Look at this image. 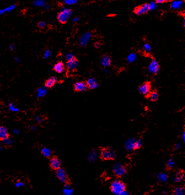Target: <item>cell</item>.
Returning a JSON list of instances; mask_svg holds the SVG:
<instances>
[{
  "label": "cell",
  "instance_id": "obj_13",
  "mask_svg": "<svg viewBox=\"0 0 185 195\" xmlns=\"http://www.w3.org/2000/svg\"><path fill=\"white\" fill-rule=\"evenodd\" d=\"M10 135L6 127L3 126L0 127V141H4L9 139Z\"/></svg>",
  "mask_w": 185,
  "mask_h": 195
},
{
  "label": "cell",
  "instance_id": "obj_35",
  "mask_svg": "<svg viewBox=\"0 0 185 195\" xmlns=\"http://www.w3.org/2000/svg\"><path fill=\"white\" fill-rule=\"evenodd\" d=\"M14 45L13 44H11L9 45V49L11 50H14Z\"/></svg>",
  "mask_w": 185,
  "mask_h": 195
},
{
  "label": "cell",
  "instance_id": "obj_18",
  "mask_svg": "<svg viewBox=\"0 0 185 195\" xmlns=\"http://www.w3.org/2000/svg\"><path fill=\"white\" fill-rule=\"evenodd\" d=\"M147 97L149 98L150 100L151 101L155 102L157 101V99L159 98V94L156 90H154L152 92H149Z\"/></svg>",
  "mask_w": 185,
  "mask_h": 195
},
{
  "label": "cell",
  "instance_id": "obj_21",
  "mask_svg": "<svg viewBox=\"0 0 185 195\" xmlns=\"http://www.w3.org/2000/svg\"><path fill=\"white\" fill-rule=\"evenodd\" d=\"M41 153L44 157L46 158H50L52 153V151L50 149L47 148H44L41 150Z\"/></svg>",
  "mask_w": 185,
  "mask_h": 195
},
{
  "label": "cell",
  "instance_id": "obj_2",
  "mask_svg": "<svg viewBox=\"0 0 185 195\" xmlns=\"http://www.w3.org/2000/svg\"><path fill=\"white\" fill-rule=\"evenodd\" d=\"M116 154L115 151L109 147H104L101 150L100 158L103 161L114 160L116 158Z\"/></svg>",
  "mask_w": 185,
  "mask_h": 195
},
{
  "label": "cell",
  "instance_id": "obj_9",
  "mask_svg": "<svg viewBox=\"0 0 185 195\" xmlns=\"http://www.w3.org/2000/svg\"><path fill=\"white\" fill-rule=\"evenodd\" d=\"M148 71L150 73L156 74L159 71V64L156 60L153 59L148 66Z\"/></svg>",
  "mask_w": 185,
  "mask_h": 195
},
{
  "label": "cell",
  "instance_id": "obj_3",
  "mask_svg": "<svg viewBox=\"0 0 185 195\" xmlns=\"http://www.w3.org/2000/svg\"><path fill=\"white\" fill-rule=\"evenodd\" d=\"M72 15V11L71 9L68 8L63 7L61 12L59 13L57 15V20L60 23H65L69 17H70Z\"/></svg>",
  "mask_w": 185,
  "mask_h": 195
},
{
  "label": "cell",
  "instance_id": "obj_28",
  "mask_svg": "<svg viewBox=\"0 0 185 195\" xmlns=\"http://www.w3.org/2000/svg\"><path fill=\"white\" fill-rule=\"evenodd\" d=\"M143 49L147 53H149L151 50V47L149 43H145L143 45Z\"/></svg>",
  "mask_w": 185,
  "mask_h": 195
},
{
  "label": "cell",
  "instance_id": "obj_14",
  "mask_svg": "<svg viewBox=\"0 0 185 195\" xmlns=\"http://www.w3.org/2000/svg\"><path fill=\"white\" fill-rule=\"evenodd\" d=\"M57 82V79L55 77H50L45 82V86L47 88H52L54 87Z\"/></svg>",
  "mask_w": 185,
  "mask_h": 195
},
{
  "label": "cell",
  "instance_id": "obj_8",
  "mask_svg": "<svg viewBox=\"0 0 185 195\" xmlns=\"http://www.w3.org/2000/svg\"><path fill=\"white\" fill-rule=\"evenodd\" d=\"M92 37V33L90 32H86L81 36L79 40V44L81 47H84L88 43L89 40Z\"/></svg>",
  "mask_w": 185,
  "mask_h": 195
},
{
  "label": "cell",
  "instance_id": "obj_26",
  "mask_svg": "<svg viewBox=\"0 0 185 195\" xmlns=\"http://www.w3.org/2000/svg\"><path fill=\"white\" fill-rule=\"evenodd\" d=\"M142 145V141L141 139H139L134 142V146H133V149L134 150L139 149Z\"/></svg>",
  "mask_w": 185,
  "mask_h": 195
},
{
  "label": "cell",
  "instance_id": "obj_7",
  "mask_svg": "<svg viewBox=\"0 0 185 195\" xmlns=\"http://www.w3.org/2000/svg\"><path fill=\"white\" fill-rule=\"evenodd\" d=\"M151 85L149 82H145L143 84H141L139 88V90L141 94L143 95H148L150 92Z\"/></svg>",
  "mask_w": 185,
  "mask_h": 195
},
{
  "label": "cell",
  "instance_id": "obj_15",
  "mask_svg": "<svg viewBox=\"0 0 185 195\" xmlns=\"http://www.w3.org/2000/svg\"><path fill=\"white\" fill-rule=\"evenodd\" d=\"M85 83H86V85H87V88L91 90L96 88L98 86V84L97 83V82L96 81V79H94V78H90V79H89Z\"/></svg>",
  "mask_w": 185,
  "mask_h": 195
},
{
  "label": "cell",
  "instance_id": "obj_30",
  "mask_svg": "<svg viewBox=\"0 0 185 195\" xmlns=\"http://www.w3.org/2000/svg\"><path fill=\"white\" fill-rule=\"evenodd\" d=\"M149 6L150 11H153V10L156 9L157 5H156V3L154 2V1H152V2H151L150 3H149Z\"/></svg>",
  "mask_w": 185,
  "mask_h": 195
},
{
  "label": "cell",
  "instance_id": "obj_6",
  "mask_svg": "<svg viewBox=\"0 0 185 195\" xmlns=\"http://www.w3.org/2000/svg\"><path fill=\"white\" fill-rule=\"evenodd\" d=\"M49 166L52 170L54 171H57L61 168V161L57 156H53L49 160Z\"/></svg>",
  "mask_w": 185,
  "mask_h": 195
},
{
  "label": "cell",
  "instance_id": "obj_38",
  "mask_svg": "<svg viewBox=\"0 0 185 195\" xmlns=\"http://www.w3.org/2000/svg\"><path fill=\"white\" fill-rule=\"evenodd\" d=\"M184 133H185V132L184 131L183 132V141H184Z\"/></svg>",
  "mask_w": 185,
  "mask_h": 195
},
{
  "label": "cell",
  "instance_id": "obj_10",
  "mask_svg": "<svg viewBox=\"0 0 185 195\" xmlns=\"http://www.w3.org/2000/svg\"><path fill=\"white\" fill-rule=\"evenodd\" d=\"M87 88V85L83 81L77 82L74 84V90L76 92H84Z\"/></svg>",
  "mask_w": 185,
  "mask_h": 195
},
{
  "label": "cell",
  "instance_id": "obj_1",
  "mask_svg": "<svg viewBox=\"0 0 185 195\" xmlns=\"http://www.w3.org/2000/svg\"><path fill=\"white\" fill-rule=\"evenodd\" d=\"M110 190L111 192L115 194H123L126 192V185L122 181L116 179L111 183Z\"/></svg>",
  "mask_w": 185,
  "mask_h": 195
},
{
  "label": "cell",
  "instance_id": "obj_33",
  "mask_svg": "<svg viewBox=\"0 0 185 195\" xmlns=\"http://www.w3.org/2000/svg\"><path fill=\"white\" fill-rule=\"evenodd\" d=\"M74 58H75V57L71 53H68L66 55V59L67 60V61H68V60H70Z\"/></svg>",
  "mask_w": 185,
  "mask_h": 195
},
{
  "label": "cell",
  "instance_id": "obj_37",
  "mask_svg": "<svg viewBox=\"0 0 185 195\" xmlns=\"http://www.w3.org/2000/svg\"><path fill=\"white\" fill-rule=\"evenodd\" d=\"M95 47H96V48H98V47H100V44H99L98 43H96V44H95Z\"/></svg>",
  "mask_w": 185,
  "mask_h": 195
},
{
  "label": "cell",
  "instance_id": "obj_24",
  "mask_svg": "<svg viewBox=\"0 0 185 195\" xmlns=\"http://www.w3.org/2000/svg\"><path fill=\"white\" fill-rule=\"evenodd\" d=\"M183 178V172L182 171H178L176 173V176L175 180L176 182H178L181 181Z\"/></svg>",
  "mask_w": 185,
  "mask_h": 195
},
{
  "label": "cell",
  "instance_id": "obj_29",
  "mask_svg": "<svg viewBox=\"0 0 185 195\" xmlns=\"http://www.w3.org/2000/svg\"><path fill=\"white\" fill-rule=\"evenodd\" d=\"M174 165V162L173 161V160H172V159H170L169 160V161H168V163L166 164L167 170H170V169H172V168H173Z\"/></svg>",
  "mask_w": 185,
  "mask_h": 195
},
{
  "label": "cell",
  "instance_id": "obj_16",
  "mask_svg": "<svg viewBox=\"0 0 185 195\" xmlns=\"http://www.w3.org/2000/svg\"><path fill=\"white\" fill-rule=\"evenodd\" d=\"M54 70L57 73H62L65 70L64 64L62 62H59L56 63L53 68Z\"/></svg>",
  "mask_w": 185,
  "mask_h": 195
},
{
  "label": "cell",
  "instance_id": "obj_31",
  "mask_svg": "<svg viewBox=\"0 0 185 195\" xmlns=\"http://www.w3.org/2000/svg\"><path fill=\"white\" fill-rule=\"evenodd\" d=\"M46 26V22L44 21H41L38 23V27L40 28H44Z\"/></svg>",
  "mask_w": 185,
  "mask_h": 195
},
{
  "label": "cell",
  "instance_id": "obj_23",
  "mask_svg": "<svg viewBox=\"0 0 185 195\" xmlns=\"http://www.w3.org/2000/svg\"><path fill=\"white\" fill-rule=\"evenodd\" d=\"M174 194H176V195H182V194H184V190L183 188L181 187H176L174 192Z\"/></svg>",
  "mask_w": 185,
  "mask_h": 195
},
{
  "label": "cell",
  "instance_id": "obj_34",
  "mask_svg": "<svg viewBox=\"0 0 185 195\" xmlns=\"http://www.w3.org/2000/svg\"><path fill=\"white\" fill-rule=\"evenodd\" d=\"M79 17H75V18H74V19H73V20H72V21H73V22H76V21H78L79 20Z\"/></svg>",
  "mask_w": 185,
  "mask_h": 195
},
{
  "label": "cell",
  "instance_id": "obj_19",
  "mask_svg": "<svg viewBox=\"0 0 185 195\" xmlns=\"http://www.w3.org/2000/svg\"><path fill=\"white\" fill-rule=\"evenodd\" d=\"M183 5V1L182 0H175L171 4V7L173 9H178Z\"/></svg>",
  "mask_w": 185,
  "mask_h": 195
},
{
  "label": "cell",
  "instance_id": "obj_17",
  "mask_svg": "<svg viewBox=\"0 0 185 195\" xmlns=\"http://www.w3.org/2000/svg\"><path fill=\"white\" fill-rule=\"evenodd\" d=\"M101 63L103 66H110L111 64V60L108 55H103L101 60Z\"/></svg>",
  "mask_w": 185,
  "mask_h": 195
},
{
  "label": "cell",
  "instance_id": "obj_27",
  "mask_svg": "<svg viewBox=\"0 0 185 195\" xmlns=\"http://www.w3.org/2000/svg\"><path fill=\"white\" fill-rule=\"evenodd\" d=\"M64 3L68 6H71L76 4L77 3V0H63Z\"/></svg>",
  "mask_w": 185,
  "mask_h": 195
},
{
  "label": "cell",
  "instance_id": "obj_5",
  "mask_svg": "<svg viewBox=\"0 0 185 195\" xmlns=\"http://www.w3.org/2000/svg\"><path fill=\"white\" fill-rule=\"evenodd\" d=\"M114 174L117 177H121L127 173L126 168L121 164H116L113 168Z\"/></svg>",
  "mask_w": 185,
  "mask_h": 195
},
{
  "label": "cell",
  "instance_id": "obj_20",
  "mask_svg": "<svg viewBox=\"0 0 185 195\" xmlns=\"http://www.w3.org/2000/svg\"><path fill=\"white\" fill-rule=\"evenodd\" d=\"M15 7L16 6L14 4H12V5L9 6L6 8L3 9H0V15H3L4 14H5L6 12H11L14 9Z\"/></svg>",
  "mask_w": 185,
  "mask_h": 195
},
{
  "label": "cell",
  "instance_id": "obj_39",
  "mask_svg": "<svg viewBox=\"0 0 185 195\" xmlns=\"http://www.w3.org/2000/svg\"><path fill=\"white\" fill-rule=\"evenodd\" d=\"M172 0H165V1H167V2H169V1H171Z\"/></svg>",
  "mask_w": 185,
  "mask_h": 195
},
{
  "label": "cell",
  "instance_id": "obj_25",
  "mask_svg": "<svg viewBox=\"0 0 185 195\" xmlns=\"http://www.w3.org/2000/svg\"><path fill=\"white\" fill-rule=\"evenodd\" d=\"M136 58H137L136 54L134 53H132L130 55H128L127 59V62L128 63H132L134 62L136 60Z\"/></svg>",
  "mask_w": 185,
  "mask_h": 195
},
{
  "label": "cell",
  "instance_id": "obj_32",
  "mask_svg": "<svg viewBox=\"0 0 185 195\" xmlns=\"http://www.w3.org/2000/svg\"><path fill=\"white\" fill-rule=\"evenodd\" d=\"M51 55V53H50V51L49 50H46L45 52H44V58H48Z\"/></svg>",
  "mask_w": 185,
  "mask_h": 195
},
{
  "label": "cell",
  "instance_id": "obj_11",
  "mask_svg": "<svg viewBox=\"0 0 185 195\" xmlns=\"http://www.w3.org/2000/svg\"><path fill=\"white\" fill-rule=\"evenodd\" d=\"M149 11L150 9H149V3H146L141 6L137 7L135 10V13L137 15H141L145 14V13L146 12H148Z\"/></svg>",
  "mask_w": 185,
  "mask_h": 195
},
{
  "label": "cell",
  "instance_id": "obj_22",
  "mask_svg": "<svg viewBox=\"0 0 185 195\" xmlns=\"http://www.w3.org/2000/svg\"><path fill=\"white\" fill-rule=\"evenodd\" d=\"M33 4L37 7H44L46 5L45 0H34Z\"/></svg>",
  "mask_w": 185,
  "mask_h": 195
},
{
  "label": "cell",
  "instance_id": "obj_12",
  "mask_svg": "<svg viewBox=\"0 0 185 195\" xmlns=\"http://www.w3.org/2000/svg\"><path fill=\"white\" fill-rule=\"evenodd\" d=\"M66 65L69 70L74 71L77 69V66H78L79 62L76 59V58H74L70 60H68L66 63Z\"/></svg>",
  "mask_w": 185,
  "mask_h": 195
},
{
  "label": "cell",
  "instance_id": "obj_36",
  "mask_svg": "<svg viewBox=\"0 0 185 195\" xmlns=\"http://www.w3.org/2000/svg\"><path fill=\"white\" fill-rule=\"evenodd\" d=\"M156 2L157 3L161 4V3H163V2H165V0H156Z\"/></svg>",
  "mask_w": 185,
  "mask_h": 195
},
{
  "label": "cell",
  "instance_id": "obj_4",
  "mask_svg": "<svg viewBox=\"0 0 185 195\" xmlns=\"http://www.w3.org/2000/svg\"><path fill=\"white\" fill-rule=\"evenodd\" d=\"M56 171V176H57V178L61 181V182L67 185H70V180L69 179L68 176L66 173L65 171L62 168H59Z\"/></svg>",
  "mask_w": 185,
  "mask_h": 195
}]
</instances>
